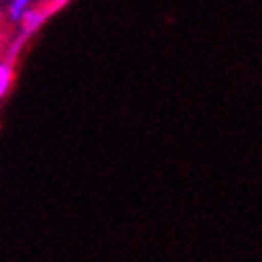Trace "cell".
<instances>
[{"label": "cell", "instance_id": "3957f363", "mask_svg": "<svg viewBox=\"0 0 262 262\" xmlns=\"http://www.w3.org/2000/svg\"><path fill=\"white\" fill-rule=\"evenodd\" d=\"M11 81H13V69H11V64H0V98L7 94Z\"/></svg>", "mask_w": 262, "mask_h": 262}, {"label": "cell", "instance_id": "7a4b0ae2", "mask_svg": "<svg viewBox=\"0 0 262 262\" xmlns=\"http://www.w3.org/2000/svg\"><path fill=\"white\" fill-rule=\"evenodd\" d=\"M28 5H30V0H13L11 7H9V17H11V21H21L24 13L28 11Z\"/></svg>", "mask_w": 262, "mask_h": 262}, {"label": "cell", "instance_id": "6da1fadb", "mask_svg": "<svg viewBox=\"0 0 262 262\" xmlns=\"http://www.w3.org/2000/svg\"><path fill=\"white\" fill-rule=\"evenodd\" d=\"M43 19H45V15H43L41 11H26L24 17H21V21H24V32H26V34L34 32L38 26L43 24Z\"/></svg>", "mask_w": 262, "mask_h": 262}, {"label": "cell", "instance_id": "277c9868", "mask_svg": "<svg viewBox=\"0 0 262 262\" xmlns=\"http://www.w3.org/2000/svg\"><path fill=\"white\" fill-rule=\"evenodd\" d=\"M64 3H67V0H54V5H51V9H60Z\"/></svg>", "mask_w": 262, "mask_h": 262}]
</instances>
